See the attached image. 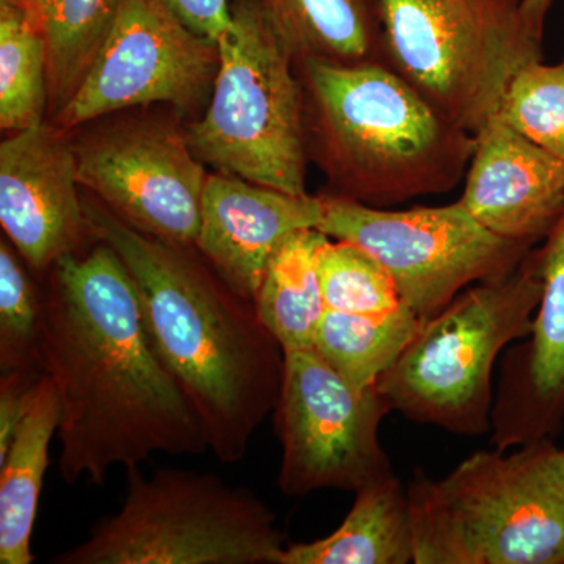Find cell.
<instances>
[{
  "mask_svg": "<svg viewBox=\"0 0 564 564\" xmlns=\"http://www.w3.org/2000/svg\"><path fill=\"white\" fill-rule=\"evenodd\" d=\"M217 44L209 107L185 129L193 152L217 173L304 195L310 154L292 52L258 0H234L231 24Z\"/></svg>",
  "mask_w": 564,
  "mask_h": 564,
  "instance_id": "cell-6",
  "label": "cell"
},
{
  "mask_svg": "<svg viewBox=\"0 0 564 564\" xmlns=\"http://www.w3.org/2000/svg\"><path fill=\"white\" fill-rule=\"evenodd\" d=\"M50 109V65L39 24L20 0H0V128H36Z\"/></svg>",
  "mask_w": 564,
  "mask_h": 564,
  "instance_id": "cell-23",
  "label": "cell"
},
{
  "mask_svg": "<svg viewBox=\"0 0 564 564\" xmlns=\"http://www.w3.org/2000/svg\"><path fill=\"white\" fill-rule=\"evenodd\" d=\"M375 2L381 62L473 135L496 117L516 74L543 61L522 0Z\"/></svg>",
  "mask_w": 564,
  "mask_h": 564,
  "instance_id": "cell-8",
  "label": "cell"
},
{
  "mask_svg": "<svg viewBox=\"0 0 564 564\" xmlns=\"http://www.w3.org/2000/svg\"><path fill=\"white\" fill-rule=\"evenodd\" d=\"M323 209L322 195H293L210 173L195 247L234 291L254 300L274 251L291 234L317 229Z\"/></svg>",
  "mask_w": 564,
  "mask_h": 564,
  "instance_id": "cell-16",
  "label": "cell"
},
{
  "mask_svg": "<svg viewBox=\"0 0 564 564\" xmlns=\"http://www.w3.org/2000/svg\"><path fill=\"white\" fill-rule=\"evenodd\" d=\"M534 259L540 304L529 336L505 352L494 397L492 443L500 452L555 440L564 423V210Z\"/></svg>",
  "mask_w": 564,
  "mask_h": 564,
  "instance_id": "cell-14",
  "label": "cell"
},
{
  "mask_svg": "<svg viewBox=\"0 0 564 564\" xmlns=\"http://www.w3.org/2000/svg\"><path fill=\"white\" fill-rule=\"evenodd\" d=\"M68 133L46 121L0 144V225L40 276L93 242Z\"/></svg>",
  "mask_w": 564,
  "mask_h": 564,
  "instance_id": "cell-13",
  "label": "cell"
},
{
  "mask_svg": "<svg viewBox=\"0 0 564 564\" xmlns=\"http://www.w3.org/2000/svg\"><path fill=\"white\" fill-rule=\"evenodd\" d=\"M318 274L326 310L386 315L404 306L391 274L358 245L328 237L318 256Z\"/></svg>",
  "mask_w": 564,
  "mask_h": 564,
  "instance_id": "cell-25",
  "label": "cell"
},
{
  "mask_svg": "<svg viewBox=\"0 0 564 564\" xmlns=\"http://www.w3.org/2000/svg\"><path fill=\"white\" fill-rule=\"evenodd\" d=\"M274 425L281 441L278 486L289 497L321 489L358 491L393 473L380 443L391 406L375 388L348 383L311 348L284 351Z\"/></svg>",
  "mask_w": 564,
  "mask_h": 564,
  "instance_id": "cell-10",
  "label": "cell"
},
{
  "mask_svg": "<svg viewBox=\"0 0 564 564\" xmlns=\"http://www.w3.org/2000/svg\"><path fill=\"white\" fill-rule=\"evenodd\" d=\"M41 356L61 404L65 484L209 451L198 414L155 351L124 263L93 239L44 274Z\"/></svg>",
  "mask_w": 564,
  "mask_h": 564,
  "instance_id": "cell-1",
  "label": "cell"
},
{
  "mask_svg": "<svg viewBox=\"0 0 564 564\" xmlns=\"http://www.w3.org/2000/svg\"><path fill=\"white\" fill-rule=\"evenodd\" d=\"M73 144L82 188L141 232L195 245L209 174L185 129L158 118H124Z\"/></svg>",
  "mask_w": 564,
  "mask_h": 564,
  "instance_id": "cell-12",
  "label": "cell"
},
{
  "mask_svg": "<svg viewBox=\"0 0 564 564\" xmlns=\"http://www.w3.org/2000/svg\"><path fill=\"white\" fill-rule=\"evenodd\" d=\"M39 24L50 65L51 118L79 90L120 0H20Z\"/></svg>",
  "mask_w": 564,
  "mask_h": 564,
  "instance_id": "cell-22",
  "label": "cell"
},
{
  "mask_svg": "<svg viewBox=\"0 0 564 564\" xmlns=\"http://www.w3.org/2000/svg\"><path fill=\"white\" fill-rule=\"evenodd\" d=\"M554 0H522V14L534 35L543 39L545 18Z\"/></svg>",
  "mask_w": 564,
  "mask_h": 564,
  "instance_id": "cell-29",
  "label": "cell"
},
{
  "mask_svg": "<svg viewBox=\"0 0 564 564\" xmlns=\"http://www.w3.org/2000/svg\"><path fill=\"white\" fill-rule=\"evenodd\" d=\"M192 31L217 43L231 24L229 0H163Z\"/></svg>",
  "mask_w": 564,
  "mask_h": 564,
  "instance_id": "cell-28",
  "label": "cell"
},
{
  "mask_svg": "<svg viewBox=\"0 0 564 564\" xmlns=\"http://www.w3.org/2000/svg\"><path fill=\"white\" fill-rule=\"evenodd\" d=\"M9 239L0 240V372H43V292Z\"/></svg>",
  "mask_w": 564,
  "mask_h": 564,
  "instance_id": "cell-24",
  "label": "cell"
},
{
  "mask_svg": "<svg viewBox=\"0 0 564 564\" xmlns=\"http://www.w3.org/2000/svg\"><path fill=\"white\" fill-rule=\"evenodd\" d=\"M220 68L218 44L192 31L163 0H120L79 90L52 124L70 132L135 107L199 106Z\"/></svg>",
  "mask_w": 564,
  "mask_h": 564,
  "instance_id": "cell-11",
  "label": "cell"
},
{
  "mask_svg": "<svg viewBox=\"0 0 564 564\" xmlns=\"http://www.w3.org/2000/svg\"><path fill=\"white\" fill-rule=\"evenodd\" d=\"M43 375L28 370L0 372V458L6 456L18 426L28 414Z\"/></svg>",
  "mask_w": 564,
  "mask_h": 564,
  "instance_id": "cell-27",
  "label": "cell"
},
{
  "mask_svg": "<svg viewBox=\"0 0 564 564\" xmlns=\"http://www.w3.org/2000/svg\"><path fill=\"white\" fill-rule=\"evenodd\" d=\"M93 239L124 263L155 351L191 400L209 448L223 464L242 462L276 408L285 355L256 310L195 245L139 231L87 193Z\"/></svg>",
  "mask_w": 564,
  "mask_h": 564,
  "instance_id": "cell-2",
  "label": "cell"
},
{
  "mask_svg": "<svg viewBox=\"0 0 564 564\" xmlns=\"http://www.w3.org/2000/svg\"><path fill=\"white\" fill-rule=\"evenodd\" d=\"M310 161L329 195L372 207L441 195L466 176L475 135L383 62L295 63Z\"/></svg>",
  "mask_w": 564,
  "mask_h": 564,
  "instance_id": "cell-3",
  "label": "cell"
},
{
  "mask_svg": "<svg viewBox=\"0 0 564 564\" xmlns=\"http://www.w3.org/2000/svg\"><path fill=\"white\" fill-rule=\"evenodd\" d=\"M117 514L54 564H278L285 534L272 508L215 474L129 467Z\"/></svg>",
  "mask_w": 564,
  "mask_h": 564,
  "instance_id": "cell-7",
  "label": "cell"
},
{
  "mask_svg": "<svg viewBox=\"0 0 564 564\" xmlns=\"http://www.w3.org/2000/svg\"><path fill=\"white\" fill-rule=\"evenodd\" d=\"M422 318L408 306L386 315H358L326 310L313 348L323 361L356 388L377 386L381 375L413 343Z\"/></svg>",
  "mask_w": 564,
  "mask_h": 564,
  "instance_id": "cell-21",
  "label": "cell"
},
{
  "mask_svg": "<svg viewBox=\"0 0 564 564\" xmlns=\"http://www.w3.org/2000/svg\"><path fill=\"white\" fill-rule=\"evenodd\" d=\"M328 236L318 229H300L280 245L267 263L254 304L282 350L314 345L326 306L323 302L318 256Z\"/></svg>",
  "mask_w": 564,
  "mask_h": 564,
  "instance_id": "cell-20",
  "label": "cell"
},
{
  "mask_svg": "<svg viewBox=\"0 0 564 564\" xmlns=\"http://www.w3.org/2000/svg\"><path fill=\"white\" fill-rule=\"evenodd\" d=\"M343 524L311 543L288 544L278 564L414 563V538L406 488L395 474L355 491Z\"/></svg>",
  "mask_w": 564,
  "mask_h": 564,
  "instance_id": "cell-17",
  "label": "cell"
},
{
  "mask_svg": "<svg viewBox=\"0 0 564 564\" xmlns=\"http://www.w3.org/2000/svg\"><path fill=\"white\" fill-rule=\"evenodd\" d=\"M459 203L510 242H543L564 210V161L496 115L475 133Z\"/></svg>",
  "mask_w": 564,
  "mask_h": 564,
  "instance_id": "cell-15",
  "label": "cell"
},
{
  "mask_svg": "<svg viewBox=\"0 0 564 564\" xmlns=\"http://www.w3.org/2000/svg\"><path fill=\"white\" fill-rule=\"evenodd\" d=\"M541 291L533 248L510 273L467 288L423 322L378 392L410 421L459 436L491 432L494 366L529 336Z\"/></svg>",
  "mask_w": 564,
  "mask_h": 564,
  "instance_id": "cell-5",
  "label": "cell"
},
{
  "mask_svg": "<svg viewBox=\"0 0 564 564\" xmlns=\"http://www.w3.org/2000/svg\"><path fill=\"white\" fill-rule=\"evenodd\" d=\"M500 118L516 132L564 161V58L524 66L508 85Z\"/></svg>",
  "mask_w": 564,
  "mask_h": 564,
  "instance_id": "cell-26",
  "label": "cell"
},
{
  "mask_svg": "<svg viewBox=\"0 0 564 564\" xmlns=\"http://www.w3.org/2000/svg\"><path fill=\"white\" fill-rule=\"evenodd\" d=\"M61 425V404L46 373L28 414L18 426L6 456L0 458V563L32 564L33 527L44 475L50 466L52 437Z\"/></svg>",
  "mask_w": 564,
  "mask_h": 564,
  "instance_id": "cell-18",
  "label": "cell"
},
{
  "mask_svg": "<svg viewBox=\"0 0 564 564\" xmlns=\"http://www.w3.org/2000/svg\"><path fill=\"white\" fill-rule=\"evenodd\" d=\"M267 20L303 58L352 65L381 62L380 21L375 0H258Z\"/></svg>",
  "mask_w": 564,
  "mask_h": 564,
  "instance_id": "cell-19",
  "label": "cell"
},
{
  "mask_svg": "<svg viewBox=\"0 0 564 564\" xmlns=\"http://www.w3.org/2000/svg\"><path fill=\"white\" fill-rule=\"evenodd\" d=\"M322 196L318 231L372 254L423 322L470 285L510 273L533 250L496 236L459 202L391 210Z\"/></svg>",
  "mask_w": 564,
  "mask_h": 564,
  "instance_id": "cell-9",
  "label": "cell"
},
{
  "mask_svg": "<svg viewBox=\"0 0 564 564\" xmlns=\"http://www.w3.org/2000/svg\"><path fill=\"white\" fill-rule=\"evenodd\" d=\"M415 564H564V448L477 452L406 486Z\"/></svg>",
  "mask_w": 564,
  "mask_h": 564,
  "instance_id": "cell-4",
  "label": "cell"
}]
</instances>
